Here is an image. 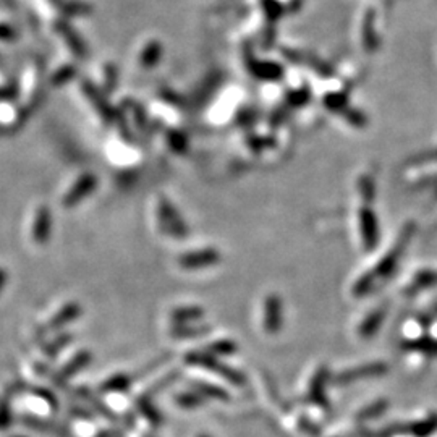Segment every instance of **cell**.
<instances>
[{"label": "cell", "mask_w": 437, "mask_h": 437, "mask_svg": "<svg viewBox=\"0 0 437 437\" xmlns=\"http://www.w3.org/2000/svg\"><path fill=\"white\" fill-rule=\"evenodd\" d=\"M248 68L254 77L261 79H277L282 77V67L274 62H263V60H254V57L248 59Z\"/></svg>", "instance_id": "cell-1"}, {"label": "cell", "mask_w": 437, "mask_h": 437, "mask_svg": "<svg viewBox=\"0 0 437 437\" xmlns=\"http://www.w3.org/2000/svg\"><path fill=\"white\" fill-rule=\"evenodd\" d=\"M363 44L368 52H374L379 47V38L376 33V24H374V15L369 12L366 15L365 23H363Z\"/></svg>", "instance_id": "cell-2"}, {"label": "cell", "mask_w": 437, "mask_h": 437, "mask_svg": "<svg viewBox=\"0 0 437 437\" xmlns=\"http://www.w3.org/2000/svg\"><path fill=\"white\" fill-rule=\"evenodd\" d=\"M160 55H162V46L158 41H151L149 44H146V47L141 50V65H144L146 68L154 67V65L159 63Z\"/></svg>", "instance_id": "cell-3"}, {"label": "cell", "mask_w": 437, "mask_h": 437, "mask_svg": "<svg viewBox=\"0 0 437 437\" xmlns=\"http://www.w3.org/2000/svg\"><path fill=\"white\" fill-rule=\"evenodd\" d=\"M261 3H263V10L266 17L269 18V22H277L285 12L284 7L277 2V0H261Z\"/></svg>", "instance_id": "cell-4"}, {"label": "cell", "mask_w": 437, "mask_h": 437, "mask_svg": "<svg viewBox=\"0 0 437 437\" xmlns=\"http://www.w3.org/2000/svg\"><path fill=\"white\" fill-rule=\"evenodd\" d=\"M62 33H63V38L68 39L70 47H72L73 50H77V52H82L83 44H82V41H79V38H77V34H73V31L68 26H63Z\"/></svg>", "instance_id": "cell-5"}, {"label": "cell", "mask_w": 437, "mask_h": 437, "mask_svg": "<svg viewBox=\"0 0 437 437\" xmlns=\"http://www.w3.org/2000/svg\"><path fill=\"white\" fill-rule=\"evenodd\" d=\"M15 31L7 24H0V39H13Z\"/></svg>", "instance_id": "cell-6"}]
</instances>
